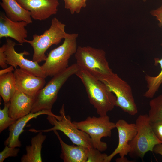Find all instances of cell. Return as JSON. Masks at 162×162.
Returning a JSON list of instances; mask_svg holds the SVG:
<instances>
[{
    "mask_svg": "<svg viewBox=\"0 0 162 162\" xmlns=\"http://www.w3.org/2000/svg\"><path fill=\"white\" fill-rule=\"evenodd\" d=\"M5 44V53L6 56V63L13 66L14 68L19 66L32 74L46 78V76L41 66L38 63L26 59L25 55L29 54L26 51L18 53L15 51L14 47L17 44L9 38L7 39V42Z\"/></svg>",
    "mask_w": 162,
    "mask_h": 162,
    "instance_id": "cell-10",
    "label": "cell"
},
{
    "mask_svg": "<svg viewBox=\"0 0 162 162\" xmlns=\"http://www.w3.org/2000/svg\"><path fill=\"white\" fill-rule=\"evenodd\" d=\"M78 36L77 33H67L63 43L49 52L41 66L46 77H53L69 67V60L77 50Z\"/></svg>",
    "mask_w": 162,
    "mask_h": 162,
    "instance_id": "cell-3",
    "label": "cell"
},
{
    "mask_svg": "<svg viewBox=\"0 0 162 162\" xmlns=\"http://www.w3.org/2000/svg\"><path fill=\"white\" fill-rule=\"evenodd\" d=\"M116 162H130L125 157L123 158H118L116 160Z\"/></svg>",
    "mask_w": 162,
    "mask_h": 162,
    "instance_id": "cell-32",
    "label": "cell"
},
{
    "mask_svg": "<svg viewBox=\"0 0 162 162\" xmlns=\"http://www.w3.org/2000/svg\"><path fill=\"white\" fill-rule=\"evenodd\" d=\"M96 77L115 95L116 98V106L132 116L137 113V107L132 88L127 82L112 71Z\"/></svg>",
    "mask_w": 162,
    "mask_h": 162,
    "instance_id": "cell-7",
    "label": "cell"
},
{
    "mask_svg": "<svg viewBox=\"0 0 162 162\" xmlns=\"http://www.w3.org/2000/svg\"><path fill=\"white\" fill-rule=\"evenodd\" d=\"M14 74L16 88L34 97L46 83L45 78L36 76L21 68L15 69Z\"/></svg>",
    "mask_w": 162,
    "mask_h": 162,
    "instance_id": "cell-13",
    "label": "cell"
},
{
    "mask_svg": "<svg viewBox=\"0 0 162 162\" xmlns=\"http://www.w3.org/2000/svg\"><path fill=\"white\" fill-rule=\"evenodd\" d=\"M148 116L151 122L162 121V94L151 100Z\"/></svg>",
    "mask_w": 162,
    "mask_h": 162,
    "instance_id": "cell-22",
    "label": "cell"
},
{
    "mask_svg": "<svg viewBox=\"0 0 162 162\" xmlns=\"http://www.w3.org/2000/svg\"><path fill=\"white\" fill-rule=\"evenodd\" d=\"M151 124L156 136L162 143V121L151 122Z\"/></svg>",
    "mask_w": 162,
    "mask_h": 162,
    "instance_id": "cell-27",
    "label": "cell"
},
{
    "mask_svg": "<svg viewBox=\"0 0 162 162\" xmlns=\"http://www.w3.org/2000/svg\"><path fill=\"white\" fill-rule=\"evenodd\" d=\"M16 90L14 73L11 72L0 76V94L4 103L10 102Z\"/></svg>",
    "mask_w": 162,
    "mask_h": 162,
    "instance_id": "cell-20",
    "label": "cell"
},
{
    "mask_svg": "<svg viewBox=\"0 0 162 162\" xmlns=\"http://www.w3.org/2000/svg\"><path fill=\"white\" fill-rule=\"evenodd\" d=\"M34 99V97L16 88L10 101L8 111L10 116L16 121L30 113Z\"/></svg>",
    "mask_w": 162,
    "mask_h": 162,
    "instance_id": "cell-16",
    "label": "cell"
},
{
    "mask_svg": "<svg viewBox=\"0 0 162 162\" xmlns=\"http://www.w3.org/2000/svg\"><path fill=\"white\" fill-rule=\"evenodd\" d=\"M14 67L10 66L9 67H7L5 68L2 69L0 70V76L8 74V73L13 72L14 71L15 69H14Z\"/></svg>",
    "mask_w": 162,
    "mask_h": 162,
    "instance_id": "cell-31",
    "label": "cell"
},
{
    "mask_svg": "<svg viewBox=\"0 0 162 162\" xmlns=\"http://www.w3.org/2000/svg\"><path fill=\"white\" fill-rule=\"evenodd\" d=\"M150 13L152 16L156 17L159 21L160 25L162 26V6L156 9L151 11ZM161 45H162V43Z\"/></svg>",
    "mask_w": 162,
    "mask_h": 162,
    "instance_id": "cell-29",
    "label": "cell"
},
{
    "mask_svg": "<svg viewBox=\"0 0 162 162\" xmlns=\"http://www.w3.org/2000/svg\"><path fill=\"white\" fill-rule=\"evenodd\" d=\"M20 149L17 147H13L5 146L3 150L0 153V162H3L9 157L17 156Z\"/></svg>",
    "mask_w": 162,
    "mask_h": 162,
    "instance_id": "cell-26",
    "label": "cell"
},
{
    "mask_svg": "<svg viewBox=\"0 0 162 162\" xmlns=\"http://www.w3.org/2000/svg\"><path fill=\"white\" fill-rule=\"evenodd\" d=\"M147 0H143V1L144 2H146Z\"/></svg>",
    "mask_w": 162,
    "mask_h": 162,
    "instance_id": "cell-33",
    "label": "cell"
},
{
    "mask_svg": "<svg viewBox=\"0 0 162 162\" xmlns=\"http://www.w3.org/2000/svg\"><path fill=\"white\" fill-rule=\"evenodd\" d=\"M46 138L43 132H40L31 140V145L26 147V154L22 155L21 162H42L41 152L42 144Z\"/></svg>",
    "mask_w": 162,
    "mask_h": 162,
    "instance_id": "cell-19",
    "label": "cell"
},
{
    "mask_svg": "<svg viewBox=\"0 0 162 162\" xmlns=\"http://www.w3.org/2000/svg\"><path fill=\"white\" fill-rule=\"evenodd\" d=\"M28 24L23 21H12L5 14H1L0 16V38L10 37L21 44L26 43L28 32L25 27Z\"/></svg>",
    "mask_w": 162,
    "mask_h": 162,
    "instance_id": "cell-15",
    "label": "cell"
},
{
    "mask_svg": "<svg viewBox=\"0 0 162 162\" xmlns=\"http://www.w3.org/2000/svg\"><path fill=\"white\" fill-rule=\"evenodd\" d=\"M65 8L70 10L71 14L80 13L82 8L86 7V0H63Z\"/></svg>",
    "mask_w": 162,
    "mask_h": 162,
    "instance_id": "cell-24",
    "label": "cell"
},
{
    "mask_svg": "<svg viewBox=\"0 0 162 162\" xmlns=\"http://www.w3.org/2000/svg\"><path fill=\"white\" fill-rule=\"evenodd\" d=\"M65 25L56 17L52 20L49 28L40 35L34 34L32 40H26L34 50L32 61L38 63L45 61L47 57L45 53L52 45H57L65 38L67 33Z\"/></svg>",
    "mask_w": 162,
    "mask_h": 162,
    "instance_id": "cell-4",
    "label": "cell"
},
{
    "mask_svg": "<svg viewBox=\"0 0 162 162\" xmlns=\"http://www.w3.org/2000/svg\"><path fill=\"white\" fill-rule=\"evenodd\" d=\"M158 64L160 66L161 71L158 75L152 76L146 75L145 77L147 90L143 96L147 98H152L162 84V58L160 59L155 58L154 64L156 65Z\"/></svg>",
    "mask_w": 162,
    "mask_h": 162,
    "instance_id": "cell-21",
    "label": "cell"
},
{
    "mask_svg": "<svg viewBox=\"0 0 162 162\" xmlns=\"http://www.w3.org/2000/svg\"><path fill=\"white\" fill-rule=\"evenodd\" d=\"M80 69L76 63L74 64L53 76L47 84L37 93L30 112L35 113L43 110L52 111L58 93L63 85L70 77L75 75Z\"/></svg>",
    "mask_w": 162,
    "mask_h": 162,
    "instance_id": "cell-2",
    "label": "cell"
},
{
    "mask_svg": "<svg viewBox=\"0 0 162 162\" xmlns=\"http://www.w3.org/2000/svg\"><path fill=\"white\" fill-rule=\"evenodd\" d=\"M108 155L94 147L90 148L87 162H105Z\"/></svg>",
    "mask_w": 162,
    "mask_h": 162,
    "instance_id": "cell-25",
    "label": "cell"
},
{
    "mask_svg": "<svg viewBox=\"0 0 162 162\" xmlns=\"http://www.w3.org/2000/svg\"><path fill=\"white\" fill-rule=\"evenodd\" d=\"M135 124L137 133L129 142L128 154L131 158L142 159L147 152H153L154 146L161 142L153 131L148 114L139 116Z\"/></svg>",
    "mask_w": 162,
    "mask_h": 162,
    "instance_id": "cell-5",
    "label": "cell"
},
{
    "mask_svg": "<svg viewBox=\"0 0 162 162\" xmlns=\"http://www.w3.org/2000/svg\"><path fill=\"white\" fill-rule=\"evenodd\" d=\"M10 102L4 103L2 109H0V133L9 127L16 121L11 118L9 114Z\"/></svg>",
    "mask_w": 162,
    "mask_h": 162,
    "instance_id": "cell-23",
    "label": "cell"
},
{
    "mask_svg": "<svg viewBox=\"0 0 162 162\" xmlns=\"http://www.w3.org/2000/svg\"><path fill=\"white\" fill-rule=\"evenodd\" d=\"M116 124L118 133V144L113 152L107 156L105 162H110L117 154H119L121 158H125L130 151L129 142L134 138L137 133L135 123H129L125 120L121 119L118 120Z\"/></svg>",
    "mask_w": 162,
    "mask_h": 162,
    "instance_id": "cell-11",
    "label": "cell"
},
{
    "mask_svg": "<svg viewBox=\"0 0 162 162\" xmlns=\"http://www.w3.org/2000/svg\"><path fill=\"white\" fill-rule=\"evenodd\" d=\"M59 118L48 115L47 119L53 127L45 130L30 129L28 131L35 133L40 132H48L55 130H59L63 132L75 145L83 146L88 148L93 147L89 136L86 133L78 128L71 121L69 115H65L64 105L63 104L59 111Z\"/></svg>",
    "mask_w": 162,
    "mask_h": 162,
    "instance_id": "cell-9",
    "label": "cell"
},
{
    "mask_svg": "<svg viewBox=\"0 0 162 162\" xmlns=\"http://www.w3.org/2000/svg\"><path fill=\"white\" fill-rule=\"evenodd\" d=\"M75 55L76 63L80 69L86 70L96 77L112 71L103 50L90 46H79Z\"/></svg>",
    "mask_w": 162,
    "mask_h": 162,
    "instance_id": "cell-8",
    "label": "cell"
},
{
    "mask_svg": "<svg viewBox=\"0 0 162 162\" xmlns=\"http://www.w3.org/2000/svg\"><path fill=\"white\" fill-rule=\"evenodd\" d=\"M0 5L6 16L14 22L23 21L28 24L32 22L30 12L25 9L16 0H2Z\"/></svg>",
    "mask_w": 162,
    "mask_h": 162,
    "instance_id": "cell-18",
    "label": "cell"
},
{
    "mask_svg": "<svg viewBox=\"0 0 162 162\" xmlns=\"http://www.w3.org/2000/svg\"><path fill=\"white\" fill-rule=\"evenodd\" d=\"M57 137L61 147L60 157L64 162H87L89 148L74 144L69 145L62 139L57 130L53 131Z\"/></svg>",
    "mask_w": 162,
    "mask_h": 162,
    "instance_id": "cell-17",
    "label": "cell"
},
{
    "mask_svg": "<svg viewBox=\"0 0 162 162\" xmlns=\"http://www.w3.org/2000/svg\"><path fill=\"white\" fill-rule=\"evenodd\" d=\"M153 152L155 153L159 154L162 156V143L156 145L154 147Z\"/></svg>",
    "mask_w": 162,
    "mask_h": 162,
    "instance_id": "cell-30",
    "label": "cell"
},
{
    "mask_svg": "<svg viewBox=\"0 0 162 162\" xmlns=\"http://www.w3.org/2000/svg\"><path fill=\"white\" fill-rule=\"evenodd\" d=\"M35 20L43 21L57 14L58 0H16Z\"/></svg>",
    "mask_w": 162,
    "mask_h": 162,
    "instance_id": "cell-12",
    "label": "cell"
},
{
    "mask_svg": "<svg viewBox=\"0 0 162 162\" xmlns=\"http://www.w3.org/2000/svg\"><path fill=\"white\" fill-rule=\"evenodd\" d=\"M43 114L52 116L57 119L59 116L54 114L52 111L43 110L35 113L30 112L18 119L9 127V135L4 142L5 146L13 147H20L22 145L19 137L24 131V128L27 123L32 119L36 118L38 116Z\"/></svg>",
    "mask_w": 162,
    "mask_h": 162,
    "instance_id": "cell-14",
    "label": "cell"
},
{
    "mask_svg": "<svg viewBox=\"0 0 162 162\" xmlns=\"http://www.w3.org/2000/svg\"><path fill=\"white\" fill-rule=\"evenodd\" d=\"M84 86L90 103L100 116L107 115L116 106V98L109 88L96 76L80 69L75 74Z\"/></svg>",
    "mask_w": 162,
    "mask_h": 162,
    "instance_id": "cell-1",
    "label": "cell"
},
{
    "mask_svg": "<svg viewBox=\"0 0 162 162\" xmlns=\"http://www.w3.org/2000/svg\"><path fill=\"white\" fill-rule=\"evenodd\" d=\"M5 44H4L0 48V66L2 69L8 67L6 63V56L5 53Z\"/></svg>",
    "mask_w": 162,
    "mask_h": 162,
    "instance_id": "cell-28",
    "label": "cell"
},
{
    "mask_svg": "<svg viewBox=\"0 0 162 162\" xmlns=\"http://www.w3.org/2000/svg\"><path fill=\"white\" fill-rule=\"evenodd\" d=\"M73 122L78 128L89 136L94 148L101 152L107 149V143L101 141V139L110 137L112 130L116 128V123L111 122L107 115L99 117L88 116L85 120Z\"/></svg>",
    "mask_w": 162,
    "mask_h": 162,
    "instance_id": "cell-6",
    "label": "cell"
}]
</instances>
